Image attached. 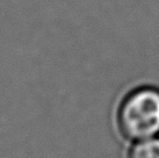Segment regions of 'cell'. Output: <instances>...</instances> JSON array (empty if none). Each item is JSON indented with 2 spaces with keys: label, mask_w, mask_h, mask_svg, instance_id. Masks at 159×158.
<instances>
[{
  "label": "cell",
  "mask_w": 159,
  "mask_h": 158,
  "mask_svg": "<svg viewBox=\"0 0 159 158\" xmlns=\"http://www.w3.org/2000/svg\"><path fill=\"white\" fill-rule=\"evenodd\" d=\"M115 126L129 143L159 136V88L142 85L125 93L115 110Z\"/></svg>",
  "instance_id": "1"
},
{
  "label": "cell",
  "mask_w": 159,
  "mask_h": 158,
  "mask_svg": "<svg viewBox=\"0 0 159 158\" xmlns=\"http://www.w3.org/2000/svg\"><path fill=\"white\" fill-rule=\"evenodd\" d=\"M125 158H159V136L130 143Z\"/></svg>",
  "instance_id": "2"
}]
</instances>
